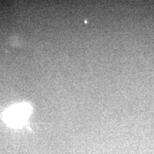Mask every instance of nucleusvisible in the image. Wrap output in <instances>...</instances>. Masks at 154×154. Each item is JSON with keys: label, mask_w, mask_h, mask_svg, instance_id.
<instances>
[{"label": "nucleus", "mask_w": 154, "mask_h": 154, "mask_svg": "<svg viewBox=\"0 0 154 154\" xmlns=\"http://www.w3.org/2000/svg\"><path fill=\"white\" fill-rule=\"evenodd\" d=\"M30 112L31 107L27 103L14 105L5 112L4 120L10 126H21L27 120Z\"/></svg>", "instance_id": "f257e3e1"}]
</instances>
